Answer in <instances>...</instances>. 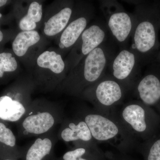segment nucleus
I'll return each instance as SVG.
<instances>
[{
	"label": "nucleus",
	"mask_w": 160,
	"mask_h": 160,
	"mask_svg": "<svg viewBox=\"0 0 160 160\" xmlns=\"http://www.w3.org/2000/svg\"><path fill=\"white\" fill-rule=\"evenodd\" d=\"M128 92L122 85L106 72L96 82L85 89L80 98L91 103L96 111L109 115L122 102Z\"/></svg>",
	"instance_id": "6"
},
{
	"label": "nucleus",
	"mask_w": 160,
	"mask_h": 160,
	"mask_svg": "<svg viewBox=\"0 0 160 160\" xmlns=\"http://www.w3.org/2000/svg\"><path fill=\"white\" fill-rule=\"evenodd\" d=\"M3 39V34L2 31H0V42L2 41Z\"/></svg>",
	"instance_id": "27"
},
{
	"label": "nucleus",
	"mask_w": 160,
	"mask_h": 160,
	"mask_svg": "<svg viewBox=\"0 0 160 160\" xmlns=\"http://www.w3.org/2000/svg\"><path fill=\"white\" fill-rule=\"evenodd\" d=\"M18 68V63L15 58L9 52L0 53V78H2L5 72H12Z\"/></svg>",
	"instance_id": "21"
},
{
	"label": "nucleus",
	"mask_w": 160,
	"mask_h": 160,
	"mask_svg": "<svg viewBox=\"0 0 160 160\" xmlns=\"http://www.w3.org/2000/svg\"><path fill=\"white\" fill-rule=\"evenodd\" d=\"M59 47L61 49H65V46H64V45H63L62 44V43L60 42L59 43Z\"/></svg>",
	"instance_id": "28"
},
{
	"label": "nucleus",
	"mask_w": 160,
	"mask_h": 160,
	"mask_svg": "<svg viewBox=\"0 0 160 160\" xmlns=\"http://www.w3.org/2000/svg\"><path fill=\"white\" fill-rule=\"evenodd\" d=\"M109 37L120 49L127 48L136 23L133 13L125 9L117 12L106 18Z\"/></svg>",
	"instance_id": "10"
},
{
	"label": "nucleus",
	"mask_w": 160,
	"mask_h": 160,
	"mask_svg": "<svg viewBox=\"0 0 160 160\" xmlns=\"http://www.w3.org/2000/svg\"><path fill=\"white\" fill-rule=\"evenodd\" d=\"M111 112L140 143L160 132V116L139 100L128 102L118 111L115 108Z\"/></svg>",
	"instance_id": "4"
},
{
	"label": "nucleus",
	"mask_w": 160,
	"mask_h": 160,
	"mask_svg": "<svg viewBox=\"0 0 160 160\" xmlns=\"http://www.w3.org/2000/svg\"><path fill=\"white\" fill-rule=\"evenodd\" d=\"M76 12L61 35L60 42L65 49L71 48L77 42L87 28L89 21L94 16L95 9L92 5L86 4L81 5Z\"/></svg>",
	"instance_id": "12"
},
{
	"label": "nucleus",
	"mask_w": 160,
	"mask_h": 160,
	"mask_svg": "<svg viewBox=\"0 0 160 160\" xmlns=\"http://www.w3.org/2000/svg\"><path fill=\"white\" fill-rule=\"evenodd\" d=\"M60 127L58 139L72 142L74 147L97 145L86 122L76 115L73 118H65Z\"/></svg>",
	"instance_id": "11"
},
{
	"label": "nucleus",
	"mask_w": 160,
	"mask_h": 160,
	"mask_svg": "<svg viewBox=\"0 0 160 160\" xmlns=\"http://www.w3.org/2000/svg\"><path fill=\"white\" fill-rule=\"evenodd\" d=\"M42 17V5L38 2H32L29 5L27 14L19 22L20 29L22 31H32L36 28L37 23Z\"/></svg>",
	"instance_id": "19"
},
{
	"label": "nucleus",
	"mask_w": 160,
	"mask_h": 160,
	"mask_svg": "<svg viewBox=\"0 0 160 160\" xmlns=\"http://www.w3.org/2000/svg\"><path fill=\"white\" fill-rule=\"evenodd\" d=\"M109 37L106 22L103 20H98L87 27L75 44L71 59L72 66L77 65L83 58L105 42Z\"/></svg>",
	"instance_id": "9"
},
{
	"label": "nucleus",
	"mask_w": 160,
	"mask_h": 160,
	"mask_svg": "<svg viewBox=\"0 0 160 160\" xmlns=\"http://www.w3.org/2000/svg\"><path fill=\"white\" fill-rule=\"evenodd\" d=\"M116 46L109 37L105 42L87 55L64 81L62 86L63 91L80 97L85 89L107 72L109 63L116 53Z\"/></svg>",
	"instance_id": "2"
},
{
	"label": "nucleus",
	"mask_w": 160,
	"mask_h": 160,
	"mask_svg": "<svg viewBox=\"0 0 160 160\" xmlns=\"http://www.w3.org/2000/svg\"><path fill=\"white\" fill-rule=\"evenodd\" d=\"M117 160H132L131 159L127 157H123L121 158L118 159Z\"/></svg>",
	"instance_id": "26"
},
{
	"label": "nucleus",
	"mask_w": 160,
	"mask_h": 160,
	"mask_svg": "<svg viewBox=\"0 0 160 160\" xmlns=\"http://www.w3.org/2000/svg\"><path fill=\"white\" fill-rule=\"evenodd\" d=\"M76 115L86 122L96 142L109 143L121 151L136 148L140 143L112 112L106 115L94 109L83 107Z\"/></svg>",
	"instance_id": "3"
},
{
	"label": "nucleus",
	"mask_w": 160,
	"mask_h": 160,
	"mask_svg": "<svg viewBox=\"0 0 160 160\" xmlns=\"http://www.w3.org/2000/svg\"><path fill=\"white\" fill-rule=\"evenodd\" d=\"M137 149L144 160H160V132L150 139L140 143Z\"/></svg>",
	"instance_id": "20"
},
{
	"label": "nucleus",
	"mask_w": 160,
	"mask_h": 160,
	"mask_svg": "<svg viewBox=\"0 0 160 160\" xmlns=\"http://www.w3.org/2000/svg\"><path fill=\"white\" fill-rule=\"evenodd\" d=\"M2 160H14L12 159H6V158H1Z\"/></svg>",
	"instance_id": "29"
},
{
	"label": "nucleus",
	"mask_w": 160,
	"mask_h": 160,
	"mask_svg": "<svg viewBox=\"0 0 160 160\" xmlns=\"http://www.w3.org/2000/svg\"><path fill=\"white\" fill-rule=\"evenodd\" d=\"M7 2V1L6 0H0V7H2V6L6 5Z\"/></svg>",
	"instance_id": "25"
},
{
	"label": "nucleus",
	"mask_w": 160,
	"mask_h": 160,
	"mask_svg": "<svg viewBox=\"0 0 160 160\" xmlns=\"http://www.w3.org/2000/svg\"><path fill=\"white\" fill-rule=\"evenodd\" d=\"M132 91L137 100L160 116V64L154 62L148 65Z\"/></svg>",
	"instance_id": "8"
},
{
	"label": "nucleus",
	"mask_w": 160,
	"mask_h": 160,
	"mask_svg": "<svg viewBox=\"0 0 160 160\" xmlns=\"http://www.w3.org/2000/svg\"><path fill=\"white\" fill-rule=\"evenodd\" d=\"M40 40V35L35 30L21 32L12 42V49L18 57H22L26 54L29 47L38 42Z\"/></svg>",
	"instance_id": "17"
},
{
	"label": "nucleus",
	"mask_w": 160,
	"mask_h": 160,
	"mask_svg": "<svg viewBox=\"0 0 160 160\" xmlns=\"http://www.w3.org/2000/svg\"><path fill=\"white\" fill-rule=\"evenodd\" d=\"M65 118L64 109L59 105L40 100L32 102L18 122L19 135L25 138L46 134L53 131Z\"/></svg>",
	"instance_id": "5"
},
{
	"label": "nucleus",
	"mask_w": 160,
	"mask_h": 160,
	"mask_svg": "<svg viewBox=\"0 0 160 160\" xmlns=\"http://www.w3.org/2000/svg\"><path fill=\"white\" fill-rule=\"evenodd\" d=\"M135 5L136 23L129 49L136 54L142 67L155 61L160 50V1H127Z\"/></svg>",
	"instance_id": "1"
},
{
	"label": "nucleus",
	"mask_w": 160,
	"mask_h": 160,
	"mask_svg": "<svg viewBox=\"0 0 160 160\" xmlns=\"http://www.w3.org/2000/svg\"><path fill=\"white\" fill-rule=\"evenodd\" d=\"M37 63L39 67L49 69L55 74L62 73L65 69V62L61 55L54 51L44 52L39 56Z\"/></svg>",
	"instance_id": "18"
},
{
	"label": "nucleus",
	"mask_w": 160,
	"mask_h": 160,
	"mask_svg": "<svg viewBox=\"0 0 160 160\" xmlns=\"http://www.w3.org/2000/svg\"><path fill=\"white\" fill-rule=\"evenodd\" d=\"M16 138L11 129L0 122V143L11 149H16Z\"/></svg>",
	"instance_id": "22"
},
{
	"label": "nucleus",
	"mask_w": 160,
	"mask_h": 160,
	"mask_svg": "<svg viewBox=\"0 0 160 160\" xmlns=\"http://www.w3.org/2000/svg\"><path fill=\"white\" fill-rule=\"evenodd\" d=\"M58 139L57 135L53 131L37 137L21 151V158L23 160H51Z\"/></svg>",
	"instance_id": "13"
},
{
	"label": "nucleus",
	"mask_w": 160,
	"mask_h": 160,
	"mask_svg": "<svg viewBox=\"0 0 160 160\" xmlns=\"http://www.w3.org/2000/svg\"><path fill=\"white\" fill-rule=\"evenodd\" d=\"M155 62H157L160 64V50L159 51L158 53Z\"/></svg>",
	"instance_id": "24"
},
{
	"label": "nucleus",
	"mask_w": 160,
	"mask_h": 160,
	"mask_svg": "<svg viewBox=\"0 0 160 160\" xmlns=\"http://www.w3.org/2000/svg\"><path fill=\"white\" fill-rule=\"evenodd\" d=\"M100 7L105 19L117 12L124 9L122 4L117 1H100Z\"/></svg>",
	"instance_id": "23"
},
{
	"label": "nucleus",
	"mask_w": 160,
	"mask_h": 160,
	"mask_svg": "<svg viewBox=\"0 0 160 160\" xmlns=\"http://www.w3.org/2000/svg\"><path fill=\"white\" fill-rule=\"evenodd\" d=\"M102 154L97 145L73 147L61 157H52L50 160H96Z\"/></svg>",
	"instance_id": "16"
},
{
	"label": "nucleus",
	"mask_w": 160,
	"mask_h": 160,
	"mask_svg": "<svg viewBox=\"0 0 160 160\" xmlns=\"http://www.w3.org/2000/svg\"><path fill=\"white\" fill-rule=\"evenodd\" d=\"M72 13V9L67 6L55 14L45 23L44 32L48 36L58 34L66 28Z\"/></svg>",
	"instance_id": "15"
},
{
	"label": "nucleus",
	"mask_w": 160,
	"mask_h": 160,
	"mask_svg": "<svg viewBox=\"0 0 160 160\" xmlns=\"http://www.w3.org/2000/svg\"><path fill=\"white\" fill-rule=\"evenodd\" d=\"M29 97L12 98L8 95L0 97V119L10 122H18L25 116L32 102Z\"/></svg>",
	"instance_id": "14"
},
{
	"label": "nucleus",
	"mask_w": 160,
	"mask_h": 160,
	"mask_svg": "<svg viewBox=\"0 0 160 160\" xmlns=\"http://www.w3.org/2000/svg\"><path fill=\"white\" fill-rule=\"evenodd\" d=\"M2 17V14H1V13H0V18Z\"/></svg>",
	"instance_id": "30"
},
{
	"label": "nucleus",
	"mask_w": 160,
	"mask_h": 160,
	"mask_svg": "<svg viewBox=\"0 0 160 160\" xmlns=\"http://www.w3.org/2000/svg\"><path fill=\"white\" fill-rule=\"evenodd\" d=\"M142 67L136 54L126 48L116 53L108 69L109 74L129 92L132 91L142 76Z\"/></svg>",
	"instance_id": "7"
}]
</instances>
